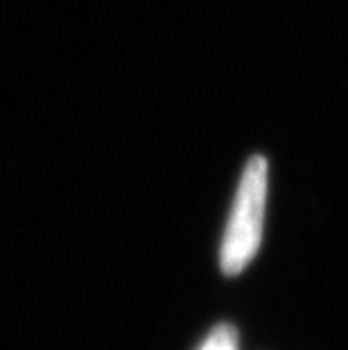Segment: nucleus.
Masks as SVG:
<instances>
[{"label": "nucleus", "instance_id": "f257e3e1", "mask_svg": "<svg viewBox=\"0 0 348 350\" xmlns=\"http://www.w3.org/2000/svg\"><path fill=\"white\" fill-rule=\"evenodd\" d=\"M267 159L251 156L235 192L233 211L226 224L224 242H222L219 265L226 275L247 269V265L260 249L265 204H267Z\"/></svg>", "mask_w": 348, "mask_h": 350}, {"label": "nucleus", "instance_id": "f03ea898", "mask_svg": "<svg viewBox=\"0 0 348 350\" xmlns=\"http://www.w3.org/2000/svg\"><path fill=\"white\" fill-rule=\"evenodd\" d=\"M199 350H238V334L231 325L222 323L206 337Z\"/></svg>", "mask_w": 348, "mask_h": 350}]
</instances>
